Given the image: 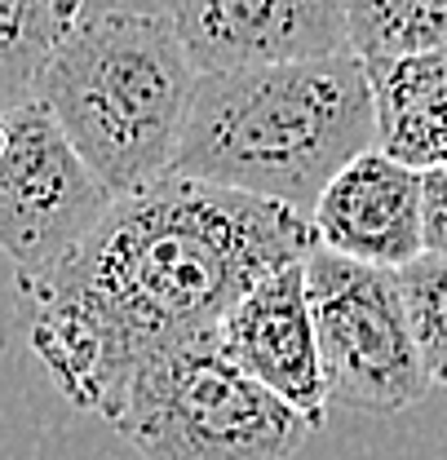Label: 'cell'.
I'll return each mask as SVG.
<instances>
[{"label":"cell","instance_id":"obj_10","mask_svg":"<svg viewBox=\"0 0 447 460\" xmlns=\"http://www.w3.org/2000/svg\"><path fill=\"white\" fill-rule=\"evenodd\" d=\"M377 115H381V151L412 169H447V49L398 62H368Z\"/></svg>","mask_w":447,"mask_h":460},{"label":"cell","instance_id":"obj_13","mask_svg":"<svg viewBox=\"0 0 447 460\" xmlns=\"http://www.w3.org/2000/svg\"><path fill=\"white\" fill-rule=\"evenodd\" d=\"M407 319L421 345V358L434 376V385L447 390V252H425L412 266L398 270Z\"/></svg>","mask_w":447,"mask_h":460},{"label":"cell","instance_id":"obj_8","mask_svg":"<svg viewBox=\"0 0 447 460\" xmlns=\"http://www.w3.org/2000/svg\"><path fill=\"white\" fill-rule=\"evenodd\" d=\"M218 341L248 376H257L266 390H275L301 416H310L315 429H324L333 394L324 376L306 261L262 275L230 305V314L218 328Z\"/></svg>","mask_w":447,"mask_h":460},{"label":"cell","instance_id":"obj_1","mask_svg":"<svg viewBox=\"0 0 447 460\" xmlns=\"http://www.w3.org/2000/svg\"><path fill=\"white\" fill-rule=\"evenodd\" d=\"M315 248L306 213L168 172L115 199L54 270L18 279L27 341L62 399L107 416L142 363L213 337L262 275Z\"/></svg>","mask_w":447,"mask_h":460},{"label":"cell","instance_id":"obj_9","mask_svg":"<svg viewBox=\"0 0 447 460\" xmlns=\"http://www.w3.org/2000/svg\"><path fill=\"white\" fill-rule=\"evenodd\" d=\"M310 222L319 248L403 270L425 257V172L372 146L336 172Z\"/></svg>","mask_w":447,"mask_h":460},{"label":"cell","instance_id":"obj_12","mask_svg":"<svg viewBox=\"0 0 447 460\" xmlns=\"http://www.w3.org/2000/svg\"><path fill=\"white\" fill-rule=\"evenodd\" d=\"M350 49L363 62L447 49V0H345Z\"/></svg>","mask_w":447,"mask_h":460},{"label":"cell","instance_id":"obj_3","mask_svg":"<svg viewBox=\"0 0 447 460\" xmlns=\"http://www.w3.org/2000/svg\"><path fill=\"white\" fill-rule=\"evenodd\" d=\"M200 66L177 22L151 9L89 13L45 66L36 98L115 195H138L173 172Z\"/></svg>","mask_w":447,"mask_h":460},{"label":"cell","instance_id":"obj_14","mask_svg":"<svg viewBox=\"0 0 447 460\" xmlns=\"http://www.w3.org/2000/svg\"><path fill=\"white\" fill-rule=\"evenodd\" d=\"M425 248L447 252V169L425 172Z\"/></svg>","mask_w":447,"mask_h":460},{"label":"cell","instance_id":"obj_2","mask_svg":"<svg viewBox=\"0 0 447 460\" xmlns=\"http://www.w3.org/2000/svg\"><path fill=\"white\" fill-rule=\"evenodd\" d=\"M381 142L359 54L200 75L173 172L315 213L328 181Z\"/></svg>","mask_w":447,"mask_h":460},{"label":"cell","instance_id":"obj_11","mask_svg":"<svg viewBox=\"0 0 447 460\" xmlns=\"http://www.w3.org/2000/svg\"><path fill=\"white\" fill-rule=\"evenodd\" d=\"M85 0H0V89L4 111L36 98L45 66L85 22Z\"/></svg>","mask_w":447,"mask_h":460},{"label":"cell","instance_id":"obj_6","mask_svg":"<svg viewBox=\"0 0 447 460\" xmlns=\"http://www.w3.org/2000/svg\"><path fill=\"white\" fill-rule=\"evenodd\" d=\"M112 186L89 169L40 98L4 111L0 151V239L18 279L67 261L115 208Z\"/></svg>","mask_w":447,"mask_h":460},{"label":"cell","instance_id":"obj_4","mask_svg":"<svg viewBox=\"0 0 447 460\" xmlns=\"http://www.w3.org/2000/svg\"><path fill=\"white\" fill-rule=\"evenodd\" d=\"M142 460H292L315 420L248 376L218 332L156 354L103 416Z\"/></svg>","mask_w":447,"mask_h":460},{"label":"cell","instance_id":"obj_5","mask_svg":"<svg viewBox=\"0 0 447 460\" xmlns=\"http://www.w3.org/2000/svg\"><path fill=\"white\" fill-rule=\"evenodd\" d=\"M310 305L336 407L368 416L407 411L434 390L407 319L398 270L315 248L306 257Z\"/></svg>","mask_w":447,"mask_h":460},{"label":"cell","instance_id":"obj_7","mask_svg":"<svg viewBox=\"0 0 447 460\" xmlns=\"http://www.w3.org/2000/svg\"><path fill=\"white\" fill-rule=\"evenodd\" d=\"M200 75L354 54L345 0H168Z\"/></svg>","mask_w":447,"mask_h":460}]
</instances>
